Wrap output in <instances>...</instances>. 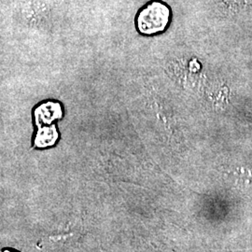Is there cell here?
I'll use <instances>...</instances> for the list:
<instances>
[{"label": "cell", "mask_w": 252, "mask_h": 252, "mask_svg": "<svg viewBox=\"0 0 252 252\" xmlns=\"http://www.w3.org/2000/svg\"><path fill=\"white\" fill-rule=\"evenodd\" d=\"M170 20V8L163 2L154 0L139 10L135 18V26L140 34L152 36L163 32Z\"/></svg>", "instance_id": "cell-1"}, {"label": "cell", "mask_w": 252, "mask_h": 252, "mask_svg": "<svg viewBox=\"0 0 252 252\" xmlns=\"http://www.w3.org/2000/svg\"><path fill=\"white\" fill-rule=\"evenodd\" d=\"M34 115L38 126H51L54 121L62 117V108L59 103L46 102L36 108Z\"/></svg>", "instance_id": "cell-2"}, {"label": "cell", "mask_w": 252, "mask_h": 252, "mask_svg": "<svg viewBox=\"0 0 252 252\" xmlns=\"http://www.w3.org/2000/svg\"><path fill=\"white\" fill-rule=\"evenodd\" d=\"M58 139V133L54 126H40L34 144L37 148H47L55 144Z\"/></svg>", "instance_id": "cell-3"}, {"label": "cell", "mask_w": 252, "mask_h": 252, "mask_svg": "<svg viewBox=\"0 0 252 252\" xmlns=\"http://www.w3.org/2000/svg\"><path fill=\"white\" fill-rule=\"evenodd\" d=\"M9 252V251H5V252Z\"/></svg>", "instance_id": "cell-4"}]
</instances>
